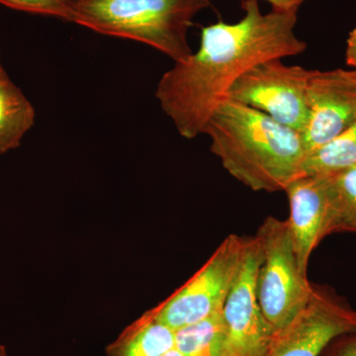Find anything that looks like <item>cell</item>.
I'll return each instance as SVG.
<instances>
[{
  "mask_svg": "<svg viewBox=\"0 0 356 356\" xmlns=\"http://www.w3.org/2000/svg\"><path fill=\"white\" fill-rule=\"evenodd\" d=\"M242 8L238 22L202 28L198 51L175 63L159 79L156 99L185 139L203 134L219 103L248 70L306 51V42L295 31L298 11L262 13L257 0H243Z\"/></svg>",
  "mask_w": 356,
  "mask_h": 356,
  "instance_id": "6da1fadb",
  "label": "cell"
},
{
  "mask_svg": "<svg viewBox=\"0 0 356 356\" xmlns=\"http://www.w3.org/2000/svg\"><path fill=\"white\" fill-rule=\"evenodd\" d=\"M203 134L222 168L252 191H284L304 175L302 134L231 98L219 103Z\"/></svg>",
  "mask_w": 356,
  "mask_h": 356,
  "instance_id": "7a4b0ae2",
  "label": "cell"
},
{
  "mask_svg": "<svg viewBox=\"0 0 356 356\" xmlns=\"http://www.w3.org/2000/svg\"><path fill=\"white\" fill-rule=\"evenodd\" d=\"M209 6V0H76L72 23L147 44L177 63L193 53L189 29Z\"/></svg>",
  "mask_w": 356,
  "mask_h": 356,
  "instance_id": "3957f363",
  "label": "cell"
},
{
  "mask_svg": "<svg viewBox=\"0 0 356 356\" xmlns=\"http://www.w3.org/2000/svg\"><path fill=\"white\" fill-rule=\"evenodd\" d=\"M257 236L261 245L257 301L267 323L277 331L306 306L314 285L300 268L287 220L267 217Z\"/></svg>",
  "mask_w": 356,
  "mask_h": 356,
  "instance_id": "277c9868",
  "label": "cell"
},
{
  "mask_svg": "<svg viewBox=\"0 0 356 356\" xmlns=\"http://www.w3.org/2000/svg\"><path fill=\"white\" fill-rule=\"evenodd\" d=\"M247 241L236 235L227 236L195 275L151 309L154 317L177 332L222 311L242 266Z\"/></svg>",
  "mask_w": 356,
  "mask_h": 356,
  "instance_id": "5b68a950",
  "label": "cell"
},
{
  "mask_svg": "<svg viewBox=\"0 0 356 356\" xmlns=\"http://www.w3.org/2000/svg\"><path fill=\"white\" fill-rule=\"evenodd\" d=\"M311 72L301 65L284 64L280 58L264 60L245 72L227 97L302 134L308 119L307 86Z\"/></svg>",
  "mask_w": 356,
  "mask_h": 356,
  "instance_id": "8992f818",
  "label": "cell"
},
{
  "mask_svg": "<svg viewBox=\"0 0 356 356\" xmlns=\"http://www.w3.org/2000/svg\"><path fill=\"white\" fill-rule=\"evenodd\" d=\"M356 332V310L336 293L315 286L306 306L274 332L264 356H321L337 337Z\"/></svg>",
  "mask_w": 356,
  "mask_h": 356,
  "instance_id": "52a82bcc",
  "label": "cell"
},
{
  "mask_svg": "<svg viewBox=\"0 0 356 356\" xmlns=\"http://www.w3.org/2000/svg\"><path fill=\"white\" fill-rule=\"evenodd\" d=\"M261 261L259 238H248L245 257L222 308L224 341L221 356H264L274 329L262 315L257 296Z\"/></svg>",
  "mask_w": 356,
  "mask_h": 356,
  "instance_id": "ba28073f",
  "label": "cell"
},
{
  "mask_svg": "<svg viewBox=\"0 0 356 356\" xmlns=\"http://www.w3.org/2000/svg\"><path fill=\"white\" fill-rule=\"evenodd\" d=\"M307 106L308 119L302 138L308 156L356 121V70H312Z\"/></svg>",
  "mask_w": 356,
  "mask_h": 356,
  "instance_id": "9c48e42d",
  "label": "cell"
},
{
  "mask_svg": "<svg viewBox=\"0 0 356 356\" xmlns=\"http://www.w3.org/2000/svg\"><path fill=\"white\" fill-rule=\"evenodd\" d=\"M290 215L287 222L302 273L308 275L314 250L327 236V198L320 175L293 180L286 189Z\"/></svg>",
  "mask_w": 356,
  "mask_h": 356,
  "instance_id": "30bf717a",
  "label": "cell"
},
{
  "mask_svg": "<svg viewBox=\"0 0 356 356\" xmlns=\"http://www.w3.org/2000/svg\"><path fill=\"white\" fill-rule=\"evenodd\" d=\"M36 111L30 100L0 67V154L21 146L35 124Z\"/></svg>",
  "mask_w": 356,
  "mask_h": 356,
  "instance_id": "8fae6325",
  "label": "cell"
},
{
  "mask_svg": "<svg viewBox=\"0 0 356 356\" xmlns=\"http://www.w3.org/2000/svg\"><path fill=\"white\" fill-rule=\"evenodd\" d=\"M175 346V331L149 310L107 346L106 356H163Z\"/></svg>",
  "mask_w": 356,
  "mask_h": 356,
  "instance_id": "7c38bea8",
  "label": "cell"
},
{
  "mask_svg": "<svg viewBox=\"0 0 356 356\" xmlns=\"http://www.w3.org/2000/svg\"><path fill=\"white\" fill-rule=\"evenodd\" d=\"M320 177L327 198V236L356 234V168Z\"/></svg>",
  "mask_w": 356,
  "mask_h": 356,
  "instance_id": "4fadbf2b",
  "label": "cell"
},
{
  "mask_svg": "<svg viewBox=\"0 0 356 356\" xmlns=\"http://www.w3.org/2000/svg\"><path fill=\"white\" fill-rule=\"evenodd\" d=\"M356 168V121L336 139L307 156L306 175H327Z\"/></svg>",
  "mask_w": 356,
  "mask_h": 356,
  "instance_id": "5bb4252c",
  "label": "cell"
},
{
  "mask_svg": "<svg viewBox=\"0 0 356 356\" xmlns=\"http://www.w3.org/2000/svg\"><path fill=\"white\" fill-rule=\"evenodd\" d=\"M224 341L222 311L175 332V346L184 356H221Z\"/></svg>",
  "mask_w": 356,
  "mask_h": 356,
  "instance_id": "9a60e30c",
  "label": "cell"
},
{
  "mask_svg": "<svg viewBox=\"0 0 356 356\" xmlns=\"http://www.w3.org/2000/svg\"><path fill=\"white\" fill-rule=\"evenodd\" d=\"M74 1L76 0H0V4L14 10L72 23Z\"/></svg>",
  "mask_w": 356,
  "mask_h": 356,
  "instance_id": "2e32d148",
  "label": "cell"
},
{
  "mask_svg": "<svg viewBox=\"0 0 356 356\" xmlns=\"http://www.w3.org/2000/svg\"><path fill=\"white\" fill-rule=\"evenodd\" d=\"M321 356H356V332L337 337Z\"/></svg>",
  "mask_w": 356,
  "mask_h": 356,
  "instance_id": "e0dca14e",
  "label": "cell"
},
{
  "mask_svg": "<svg viewBox=\"0 0 356 356\" xmlns=\"http://www.w3.org/2000/svg\"><path fill=\"white\" fill-rule=\"evenodd\" d=\"M346 60L348 67L356 70V27L351 30L346 40Z\"/></svg>",
  "mask_w": 356,
  "mask_h": 356,
  "instance_id": "ac0fdd59",
  "label": "cell"
},
{
  "mask_svg": "<svg viewBox=\"0 0 356 356\" xmlns=\"http://www.w3.org/2000/svg\"><path fill=\"white\" fill-rule=\"evenodd\" d=\"M274 10L298 11L302 4L308 0H266Z\"/></svg>",
  "mask_w": 356,
  "mask_h": 356,
  "instance_id": "d6986e66",
  "label": "cell"
},
{
  "mask_svg": "<svg viewBox=\"0 0 356 356\" xmlns=\"http://www.w3.org/2000/svg\"><path fill=\"white\" fill-rule=\"evenodd\" d=\"M163 356H184L181 355V353H179L177 350V348H173L172 350H170V351H168V353H165V355H163Z\"/></svg>",
  "mask_w": 356,
  "mask_h": 356,
  "instance_id": "ffe728a7",
  "label": "cell"
},
{
  "mask_svg": "<svg viewBox=\"0 0 356 356\" xmlns=\"http://www.w3.org/2000/svg\"><path fill=\"white\" fill-rule=\"evenodd\" d=\"M0 356H10L7 353L6 346L3 344L0 343Z\"/></svg>",
  "mask_w": 356,
  "mask_h": 356,
  "instance_id": "44dd1931",
  "label": "cell"
},
{
  "mask_svg": "<svg viewBox=\"0 0 356 356\" xmlns=\"http://www.w3.org/2000/svg\"><path fill=\"white\" fill-rule=\"evenodd\" d=\"M0 67H2V64H1V54H0Z\"/></svg>",
  "mask_w": 356,
  "mask_h": 356,
  "instance_id": "7402d4cb",
  "label": "cell"
}]
</instances>
